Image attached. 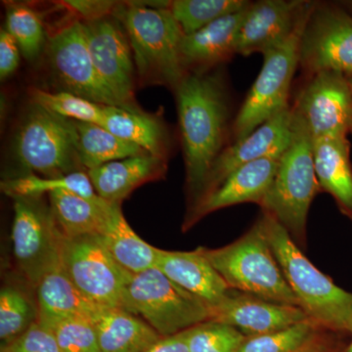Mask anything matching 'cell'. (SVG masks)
<instances>
[{
    "label": "cell",
    "mask_w": 352,
    "mask_h": 352,
    "mask_svg": "<svg viewBox=\"0 0 352 352\" xmlns=\"http://www.w3.org/2000/svg\"><path fill=\"white\" fill-rule=\"evenodd\" d=\"M175 92L191 208L215 160L227 147L230 106L219 69L188 74Z\"/></svg>",
    "instance_id": "6da1fadb"
},
{
    "label": "cell",
    "mask_w": 352,
    "mask_h": 352,
    "mask_svg": "<svg viewBox=\"0 0 352 352\" xmlns=\"http://www.w3.org/2000/svg\"><path fill=\"white\" fill-rule=\"evenodd\" d=\"M261 219L271 249L307 318L319 328L346 332L352 319V294L315 267L274 217L263 212Z\"/></svg>",
    "instance_id": "7a4b0ae2"
},
{
    "label": "cell",
    "mask_w": 352,
    "mask_h": 352,
    "mask_svg": "<svg viewBox=\"0 0 352 352\" xmlns=\"http://www.w3.org/2000/svg\"><path fill=\"white\" fill-rule=\"evenodd\" d=\"M112 16L126 30L140 80L175 90L188 74L180 53L184 32L170 11L131 1L119 3Z\"/></svg>",
    "instance_id": "3957f363"
},
{
    "label": "cell",
    "mask_w": 352,
    "mask_h": 352,
    "mask_svg": "<svg viewBox=\"0 0 352 352\" xmlns=\"http://www.w3.org/2000/svg\"><path fill=\"white\" fill-rule=\"evenodd\" d=\"M200 248L229 288L300 307L266 238L261 217L235 242L219 249Z\"/></svg>",
    "instance_id": "277c9868"
},
{
    "label": "cell",
    "mask_w": 352,
    "mask_h": 352,
    "mask_svg": "<svg viewBox=\"0 0 352 352\" xmlns=\"http://www.w3.org/2000/svg\"><path fill=\"white\" fill-rule=\"evenodd\" d=\"M292 116L291 142L280 157L274 179L261 207L288 231L296 245H305L308 212L321 189L315 173L311 136L302 120L293 112Z\"/></svg>",
    "instance_id": "5b68a950"
},
{
    "label": "cell",
    "mask_w": 352,
    "mask_h": 352,
    "mask_svg": "<svg viewBox=\"0 0 352 352\" xmlns=\"http://www.w3.org/2000/svg\"><path fill=\"white\" fill-rule=\"evenodd\" d=\"M122 308L143 319L162 337L175 335L210 321V308L203 300L151 268L129 274Z\"/></svg>",
    "instance_id": "8992f818"
},
{
    "label": "cell",
    "mask_w": 352,
    "mask_h": 352,
    "mask_svg": "<svg viewBox=\"0 0 352 352\" xmlns=\"http://www.w3.org/2000/svg\"><path fill=\"white\" fill-rule=\"evenodd\" d=\"M16 161L31 175L58 177L82 171L72 120L32 103L15 132Z\"/></svg>",
    "instance_id": "52a82bcc"
},
{
    "label": "cell",
    "mask_w": 352,
    "mask_h": 352,
    "mask_svg": "<svg viewBox=\"0 0 352 352\" xmlns=\"http://www.w3.org/2000/svg\"><path fill=\"white\" fill-rule=\"evenodd\" d=\"M311 9L285 43L263 55L261 72L231 126L233 142L245 138L291 105L292 82L300 65V36Z\"/></svg>",
    "instance_id": "ba28073f"
},
{
    "label": "cell",
    "mask_w": 352,
    "mask_h": 352,
    "mask_svg": "<svg viewBox=\"0 0 352 352\" xmlns=\"http://www.w3.org/2000/svg\"><path fill=\"white\" fill-rule=\"evenodd\" d=\"M60 265L90 302L100 308H122L131 273L113 259L99 235L69 238L61 234Z\"/></svg>",
    "instance_id": "9c48e42d"
},
{
    "label": "cell",
    "mask_w": 352,
    "mask_h": 352,
    "mask_svg": "<svg viewBox=\"0 0 352 352\" xmlns=\"http://www.w3.org/2000/svg\"><path fill=\"white\" fill-rule=\"evenodd\" d=\"M11 243L16 265L36 289L48 272L60 265V234L50 208L38 198H13Z\"/></svg>",
    "instance_id": "30bf717a"
},
{
    "label": "cell",
    "mask_w": 352,
    "mask_h": 352,
    "mask_svg": "<svg viewBox=\"0 0 352 352\" xmlns=\"http://www.w3.org/2000/svg\"><path fill=\"white\" fill-rule=\"evenodd\" d=\"M291 110L312 140L347 138L352 131V89L349 78L333 71L305 75Z\"/></svg>",
    "instance_id": "8fae6325"
},
{
    "label": "cell",
    "mask_w": 352,
    "mask_h": 352,
    "mask_svg": "<svg viewBox=\"0 0 352 352\" xmlns=\"http://www.w3.org/2000/svg\"><path fill=\"white\" fill-rule=\"evenodd\" d=\"M298 67L305 75H352V16L337 2H314L300 36Z\"/></svg>",
    "instance_id": "7c38bea8"
},
{
    "label": "cell",
    "mask_w": 352,
    "mask_h": 352,
    "mask_svg": "<svg viewBox=\"0 0 352 352\" xmlns=\"http://www.w3.org/2000/svg\"><path fill=\"white\" fill-rule=\"evenodd\" d=\"M46 51L51 73L63 91L100 105L122 108L95 69L82 21L58 30L48 38Z\"/></svg>",
    "instance_id": "4fadbf2b"
},
{
    "label": "cell",
    "mask_w": 352,
    "mask_h": 352,
    "mask_svg": "<svg viewBox=\"0 0 352 352\" xmlns=\"http://www.w3.org/2000/svg\"><path fill=\"white\" fill-rule=\"evenodd\" d=\"M83 29L90 56L102 82L122 108L141 111L134 96L133 53L126 30L113 16L83 23Z\"/></svg>",
    "instance_id": "5bb4252c"
},
{
    "label": "cell",
    "mask_w": 352,
    "mask_h": 352,
    "mask_svg": "<svg viewBox=\"0 0 352 352\" xmlns=\"http://www.w3.org/2000/svg\"><path fill=\"white\" fill-rule=\"evenodd\" d=\"M292 136L293 116L289 105L245 138L227 146L208 171L200 197L193 206L212 193L241 166L263 157L280 159L288 148Z\"/></svg>",
    "instance_id": "9a60e30c"
},
{
    "label": "cell",
    "mask_w": 352,
    "mask_h": 352,
    "mask_svg": "<svg viewBox=\"0 0 352 352\" xmlns=\"http://www.w3.org/2000/svg\"><path fill=\"white\" fill-rule=\"evenodd\" d=\"M312 6V1L300 0L252 2L238 34L237 54L250 56L261 53L263 55L285 43Z\"/></svg>",
    "instance_id": "2e32d148"
},
{
    "label": "cell",
    "mask_w": 352,
    "mask_h": 352,
    "mask_svg": "<svg viewBox=\"0 0 352 352\" xmlns=\"http://www.w3.org/2000/svg\"><path fill=\"white\" fill-rule=\"evenodd\" d=\"M210 312V321L237 329L247 338L282 330L307 319L300 307L268 302L232 289Z\"/></svg>",
    "instance_id": "e0dca14e"
},
{
    "label": "cell",
    "mask_w": 352,
    "mask_h": 352,
    "mask_svg": "<svg viewBox=\"0 0 352 352\" xmlns=\"http://www.w3.org/2000/svg\"><path fill=\"white\" fill-rule=\"evenodd\" d=\"M279 159L263 157L233 171L212 193L188 208L183 229L187 230L206 215L244 203L261 205L270 190Z\"/></svg>",
    "instance_id": "ac0fdd59"
},
{
    "label": "cell",
    "mask_w": 352,
    "mask_h": 352,
    "mask_svg": "<svg viewBox=\"0 0 352 352\" xmlns=\"http://www.w3.org/2000/svg\"><path fill=\"white\" fill-rule=\"evenodd\" d=\"M248 7L220 18L194 34H184L180 53L187 74L212 71L237 54L238 34Z\"/></svg>",
    "instance_id": "d6986e66"
},
{
    "label": "cell",
    "mask_w": 352,
    "mask_h": 352,
    "mask_svg": "<svg viewBox=\"0 0 352 352\" xmlns=\"http://www.w3.org/2000/svg\"><path fill=\"white\" fill-rule=\"evenodd\" d=\"M156 267L176 285L203 300L210 310L219 305L231 291L204 256L201 248L193 252L159 249Z\"/></svg>",
    "instance_id": "ffe728a7"
},
{
    "label": "cell",
    "mask_w": 352,
    "mask_h": 352,
    "mask_svg": "<svg viewBox=\"0 0 352 352\" xmlns=\"http://www.w3.org/2000/svg\"><path fill=\"white\" fill-rule=\"evenodd\" d=\"M166 170L168 159L146 154L102 164L87 175L99 198L122 204L138 187L164 177Z\"/></svg>",
    "instance_id": "44dd1931"
},
{
    "label": "cell",
    "mask_w": 352,
    "mask_h": 352,
    "mask_svg": "<svg viewBox=\"0 0 352 352\" xmlns=\"http://www.w3.org/2000/svg\"><path fill=\"white\" fill-rule=\"evenodd\" d=\"M314 168L321 192L330 194L340 212L352 220V164L347 138L312 140Z\"/></svg>",
    "instance_id": "7402d4cb"
},
{
    "label": "cell",
    "mask_w": 352,
    "mask_h": 352,
    "mask_svg": "<svg viewBox=\"0 0 352 352\" xmlns=\"http://www.w3.org/2000/svg\"><path fill=\"white\" fill-rule=\"evenodd\" d=\"M34 289L38 309V322L46 328L67 319L94 320L95 315L102 309L78 291L65 274L61 265L48 272Z\"/></svg>",
    "instance_id": "603a6c76"
},
{
    "label": "cell",
    "mask_w": 352,
    "mask_h": 352,
    "mask_svg": "<svg viewBox=\"0 0 352 352\" xmlns=\"http://www.w3.org/2000/svg\"><path fill=\"white\" fill-rule=\"evenodd\" d=\"M92 322L101 352H145L162 338L149 324L124 308H102Z\"/></svg>",
    "instance_id": "cb8c5ba5"
},
{
    "label": "cell",
    "mask_w": 352,
    "mask_h": 352,
    "mask_svg": "<svg viewBox=\"0 0 352 352\" xmlns=\"http://www.w3.org/2000/svg\"><path fill=\"white\" fill-rule=\"evenodd\" d=\"M50 212L58 230L65 237L100 235L113 204L87 200L67 191L48 194Z\"/></svg>",
    "instance_id": "d4e9b609"
},
{
    "label": "cell",
    "mask_w": 352,
    "mask_h": 352,
    "mask_svg": "<svg viewBox=\"0 0 352 352\" xmlns=\"http://www.w3.org/2000/svg\"><path fill=\"white\" fill-rule=\"evenodd\" d=\"M122 204H113L107 223L99 237L111 256L131 274L156 267L159 249L139 237L127 223Z\"/></svg>",
    "instance_id": "484cf974"
},
{
    "label": "cell",
    "mask_w": 352,
    "mask_h": 352,
    "mask_svg": "<svg viewBox=\"0 0 352 352\" xmlns=\"http://www.w3.org/2000/svg\"><path fill=\"white\" fill-rule=\"evenodd\" d=\"M102 126L118 138L133 143L152 156L168 159L170 138L164 122L142 111L106 106Z\"/></svg>",
    "instance_id": "4316f807"
},
{
    "label": "cell",
    "mask_w": 352,
    "mask_h": 352,
    "mask_svg": "<svg viewBox=\"0 0 352 352\" xmlns=\"http://www.w3.org/2000/svg\"><path fill=\"white\" fill-rule=\"evenodd\" d=\"M73 122L78 157L87 171L118 160L148 154L142 148L122 140L99 124Z\"/></svg>",
    "instance_id": "83f0119b"
},
{
    "label": "cell",
    "mask_w": 352,
    "mask_h": 352,
    "mask_svg": "<svg viewBox=\"0 0 352 352\" xmlns=\"http://www.w3.org/2000/svg\"><path fill=\"white\" fill-rule=\"evenodd\" d=\"M2 192L11 198H38L43 194L67 191L83 197L87 200L99 201L87 173L78 171L58 177H43L29 175L9 178L1 183Z\"/></svg>",
    "instance_id": "f1b7e54d"
},
{
    "label": "cell",
    "mask_w": 352,
    "mask_h": 352,
    "mask_svg": "<svg viewBox=\"0 0 352 352\" xmlns=\"http://www.w3.org/2000/svg\"><path fill=\"white\" fill-rule=\"evenodd\" d=\"M36 298L15 284L4 285L0 292L1 346L12 342L38 322Z\"/></svg>",
    "instance_id": "f546056e"
},
{
    "label": "cell",
    "mask_w": 352,
    "mask_h": 352,
    "mask_svg": "<svg viewBox=\"0 0 352 352\" xmlns=\"http://www.w3.org/2000/svg\"><path fill=\"white\" fill-rule=\"evenodd\" d=\"M251 3L247 0H173L168 10L184 34H191L220 18L244 10Z\"/></svg>",
    "instance_id": "4dcf8cb0"
},
{
    "label": "cell",
    "mask_w": 352,
    "mask_h": 352,
    "mask_svg": "<svg viewBox=\"0 0 352 352\" xmlns=\"http://www.w3.org/2000/svg\"><path fill=\"white\" fill-rule=\"evenodd\" d=\"M6 19L4 29L15 39L25 59H38L48 41L41 15L25 4L11 3L6 7Z\"/></svg>",
    "instance_id": "1f68e13d"
},
{
    "label": "cell",
    "mask_w": 352,
    "mask_h": 352,
    "mask_svg": "<svg viewBox=\"0 0 352 352\" xmlns=\"http://www.w3.org/2000/svg\"><path fill=\"white\" fill-rule=\"evenodd\" d=\"M30 95L32 103L65 119L90 122L101 126L103 124L106 106L63 90L50 92L39 88H32Z\"/></svg>",
    "instance_id": "d6a6232c"
},
{
    "label": "cell",
    "mask_w": 352,
    "mask_h": 352,
    "mask_svg": "<svg viewBox=\"0 0 352 352\" xmlns=\"http://www.w3.org/2000/svg\"><path fill=\"white\" fill-rule=\"evenodd\" d=\"M318 329L307 318L282 330L247 338L238 352H294L305 346Z\"/></svg>",
    "instance_id": "836d02e7"
},
{
    "label": "cell",
    "mask_w": 352,
    "mask_h": 352,
    "mask_svg": "<svg viewBox=\"0 0 352 352\" xmlns=\"http://www.w3.org/2000/svg\"><path fill=\"white\" fill-rule=\"evenodd\" d=\"M190 352H238L245 339L237 329L206 321L187 330Z\"/></svg>",
    "instance_id": "e575fe53"
},
{
    "label": "cell",
    "mask_w": 352,
    "mask_h": 352,
    "mask_svg": "<svg viewBox=\"0 0 352 352\" xmlns=\"http://www.w3.org/2000/svg\"><path fill=\"white\" fill-rule=\"evenodd\" d=\"M61 352H101L92 320L67 319L48 327Z\"/></svg>",
    "instance_id": "d590c367"
},
{
    "label": "cell",
    "mask_w": 352,
    "mask_h": 352,
    "mask_svg": "<svg viewBox=\"0 0 352 352\" xmlns=\"http://www.w3.org/2000/svg\"><path fill=\"white\" fill-rule=\"evenodd\" d=\"M1 352H61L50 329L34 323L27 332L6 346Z\"/></svg>",
    "instance_id": "8d00e7d4"
},
{
    "label": "cell",
    "mask_w": 352,
    "mask_h": 352,
    "mask_svg": "<svg viewBox=\"0 0 352 352\" xmlns=\"http://www.w3.org/2000/svg\"><path fill=\"white\" fill-rule=\"evenodd\" d=\"M76 13L83 23L104 19L112 16L119 2L109 0H72L62 2Z\"/></svg>",
    "instance_id": "74e56055"
},
{
    "label": "cell",
    "mask_w": 352,
    "mask_h": 352,
    "mask_svg": "<svg viewBox=\"0 0 352 352\" xmlns=\"http://www.w3.org/2000/svg\"><path fill=\"white\" fill-rule=\"evenodd\" d=\"M21 50L13 36L2 28L0 31V78L6 80L13 75L21 62Z\"/></svg>",
    "instance_id": "f35d334b"
},
{
    "label": "cell",
    "mask_w": 352,
    "mask_h": 352,
    "mask_svg": "<svg viewBox=\"0 0 352 352\" xmlns=\"http://www.w3.org/2000/svg\"><path fill=\"white\" fill-rule=\"evenodd\" d=\"M145 352H190L187 330L168 337H162Z\"/></svg>",
    "instance_id": "ab89813d"
},
{
    "label": "cell",
    "mask_w": 352,
    "mask_h": 352,
    "mask_svg": "<svg viewBox=\"0 0 352 352\" xmlns=\"http://www.w3.org/2000/svg\"><path fill=\"white\" fill-rule=\"evenodd\" d=\"M294 352H328V342L321 335L316 333L305 346Z\"/></svg>",
    "instance_id": "60d3db41"
},
{
    "label": "cell",
    "mask_w": 352,
    "mask_h": 352,
    "mask_svg": "<svg viewBox=\"0 0 352 352\" xmlns=\"http://www.w3.org/2000/svg\"><path fill=\"white\" fill-rule=\"evenodd\" d=\"M337 3L339 4V6L342 7V9H344L347 13L351 14L352 16V0H346V1H339L337 2Z\"/></svg>",
    "instance_id": "b9f144b4"
},
{
    "label": "cell",
    "mask_w": 352,
    "mask_h": 352,
    "mask_svg": "<svg viewBox=\"0 0 352 352\" xmlns=\"http://www.w3.org/2000/svg\"><path fill=\"white\" fill-rule=\"evenodd\" d=\"M346 332L351 333L352 335V319L351 322H349V325H347V327L346 329Z\"/></svg>",
    "instance_id": "7bdbcfd3"
},
{
    "label": "cell",
    "mask_w": 352,
    "mask_h": 352,
    "mask_svg": "<svg viewBox=\"0 0 352 352\" xmlns=\"http://www.w3.org/2000/svg\"><path fill=\"white\" fill-rule=\"evenodd\" d=\"M344 352H352V340L351 344H349V346L346 347V351Z\"/></svg>",
    "instance_id": "ee69618b"
},
{
    "label": "cell",
    "mask_w": 352,
    "mask_h": 352,
    "mask_svg": "<svg viewBox=\"0 0 352 352\" xmlns=\"http://www.w3.org/2000/svg\"><path fill=\"white\" fill-rule=\"evenodd\" d=\"M347 78H349V83H351V89H352V75L347 76Z\"/></svg>",
    "instance_id": "f6af8a7d"
},
{
    "label": "cell",
    "mask_w": 352,
    "mask_h": 352,
    "mask_svg": "<svg viewBox=\"0 0 352 352\" xmlns=\"http://www.w3.org/2000/svg\"><path fill=\"white\" fill-rule=\"evenodd\" d=\"M351 134H352V131H351Z\"/></svg>",
    "instance_id": "bcb514c9"
}]
</instances>
